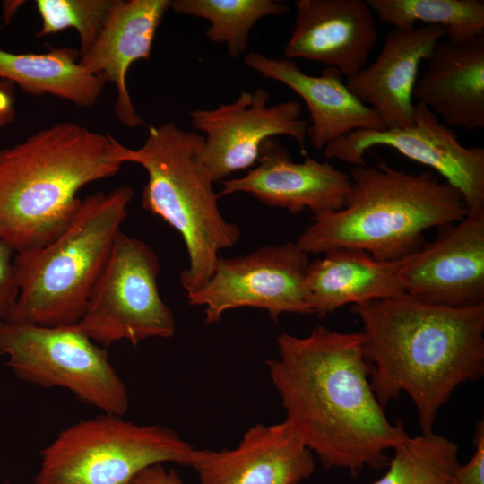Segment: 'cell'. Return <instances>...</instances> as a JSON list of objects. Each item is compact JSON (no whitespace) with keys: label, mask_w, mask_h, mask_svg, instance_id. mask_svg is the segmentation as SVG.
Instances as JSON below:
<instances>
[{"label":"cell","mask_w":484,"mask_h":484,"mask_svg":"<svg viewBox=\"0 0 484 484\" xmlns=\"http://www.w3.org/2000/svg\"><path fill=\"white\" fill-rule=\"evenodd\" d=\"M295 4L297 16L285 58L318 62L346 78L366 66L377 40L366 0H297Z\"/></svg>","instance_id":"2e32d148"},{"label":"cell","mask_w":484,"mask_h":484,"mask_svg":"<svg viewBox=\"0 0 484 484\" xmlns=\"http://www.w3.org/2000/svg\"><path fill=\"white\" fill-rule=\"evenodd\" d=\"M132 484H184V482L174 470H167L163 463H156L137 474Z\"/></svg>","instance_id":"f1b7e54d"},{"label":"cell","mask_w":484,"mask_h":484,"mask_svg":"<svg viewBox=\"0 0 484 484\" xmlns=\"http://www.w3.org/2000/svg\"><path fill=\"white\" fill-rule=\"evenodd\" d=\"M309 264L308 255L292 242L220 256L209 281L186 295L188 303L203 307L208 324L239 307L264 309L274 322L284 313L311 315L306 289Z\"/></svg>","instance_id":"30bf717a"},{"label":"cell","mask_w":484,"mask_h":484,"mask_svg":"<svg viewBox=\"0 0 484 484\" xmlns=\"http://www.w3.org/2000/svg\"><path fill=\"white\" fill-rule=\"evenodd\" d=\"M169 5V0H117L96 42L79 57L88 72L104 83L115 85V114L125 126L143 124L128 91V70L134 62L150 58L157 30Z\"/></svg>","instance_id":"d6986e66"},{"label":"cell","mask_w":484,"mask_h":484,"mask_svg":"<svg viewBox=\"0 0 484 484\" xmlns=\"http://www.w3.org/2000/svg\"><path fill=\"white\" fill-rule=\"evenodd\" d=\"M204 137L174 123L150 126L138 149L117 145L124 164L141 165L147 172L141 204L177 230L185 243L188 267L180 274L187 294L201 289L212 277L220 252L235 246L239 228L221 214L212 176L201 155Z\"/></svg>","instance_id":"5b68a950"},{"label":"cell","mask_w":484,"mask_h":484,"mask_svg":"<svg viewBox=\"0 0 484 484\" xmlns=\"http://www.w3.org/2000/svg\"><path fill=\"white\" fill-rule=\"evenodd\" d=\"M351 187L350 175L307 154L295 162L281 144L267 140L257 165L240 177L222 181L218 196L247 193L271 207L296 214L308 209L315 216L341 210Z\"/></svg>","instance_id":"5bb4252c"},{"label":"cell","mask_w":484,"mask_h":484,"mask_svg":"<svg viewBox=\"0 0 484 484\" xmlns=\"http://www.w3.org/2000/svg\"><path fill=\"white\" fill-rule=\"evenodd\" d=\"M246 65L263 76L283 83L306 103L310 114L307 136L316 149L356 130H385L377 114L347 88L337 69L326 67L321 74L304 73L292 60L270 58L249 52Z\"/></svg>","instance_id":"ac0fdd59"},{"label":"cell","mask_w":484,"mask_h":484,"mask_svg":"<svg viewBox=\"0 0 484 484\" xmlns=\"http://www.w3.org/2000/svg\"><path fill=\"white\" fill-rule=\"evenodd\" d=\"M445 37V30L436 25L393 29L375 61L346 78L345 84L377 114L385 129L409 127L413 123L412 98L419 65Z\"/></svg>","instance_id":"e0dca14e"},{"label":"cell","mask_w":484,"mask_h":484,"mask_svg":"<svg viewBox=\"0 0 484 484\" xmlns=\"http://www.w3.org/2000/svg\"><path fill=\"white\" fill-rule=\"evenodd\" d=\"M475 452L463 465L459 464L454 484H484V425L480 421L474 435Z\"/></svg>","instance_id":"83f0119b"},{"label":"cell","mask_w":484,"mask_h":484,"mask_svg":"<svg viewBox=\"0 0 484 484\" xmlns=\"http://www.w3.org/2000/svg\"><path fill=\"white\" fill-rule=\"evenodd\" d=\"M399 261H379L365 251L338 249L308 266L306 289L312 314L323 318L348 304L406 294Z\"/></svg>","instance_id":"44dd1931"},{"label":"cell","mask_w":484,"mask_h":484,"mask_svg":"<svg viewBox=\"0 0 484 484\" xmlns=\"http://www.w3.org/2000/svg\"><path fill=\"white\" fill-rule=\"evenodd\" d=\"M383 23L411 30L416 22L444 28L446 39L464 41L484 35L482 0H366Z\"/></svg>","instance_id":"603a6c76"},{"label":"cell","mask_w":484,"mask_h":484,"mask_svg":"<svg viewBox=\"0 0 484 484\" xmlns=\"http://www.w3.org/2000/svg\"><path fill=\"white\" fill-rule=\"evenodd\" d=\"M169 8L178 14L207 20L211 25L206 37L213 42L226 44L232 57L246 52L251 29L256 22L290 11L287 4L272 0H173Z\"/></svg>","instance_id":"cb8c5ba5"},{"label":"cell","mask_w":484,"mask_h":484,"mask_svg":"<svg viewBox=\"0 0 484 484\" xmlns=\"http://www.w3.org/2000/svg\"><path fill=\"white\" fill-rule=\"evenodd\" d=\"M269 99L268 91L257 88L242 91L231 103L189 112L192 126L206 135L201 158L214 183L253 167L264 143L276 135L292 137L307 154L309 122L301 117V105L290 100L268 107Z\"/></svg>","instance_id":"7c38bea8"},{"label":"cell","mask_w":484,"mask_h":484,"mask_svg":"<svg viewBox=\"0 0 484 484\" xmlns=\"http://www.w3.org/2000/svg\"><path fill=\"white\" fill-rule=\"evenodd\" d=\"M160 271L155 252L121 230L77 328L105 348L122 341L135 345L173 336L176 322L160 295Z\"/></svg>","instance_id":"9c48e42d"},{"label":"cell","mask_w":484,"mask_h":484,"mask_svg":"<svg viewBox=\"0 0 484 484\" xmlns=\"http://www.w3.org/2000/svg\"><path fill=\"white\" fill-rule=\"evenodd\" d=\"M438 229L435 240L402 260L405 293L436 306L484 304V210Z\"/></svg>","instance_id":"4fadbf2b"},{"label":"cell","mask_w":484,"mask_h":484,"mask_svg":"<svg viewBox=\"0 0 484 484\" xmlns=\"http://www.w3.org/2000/svg\"><path fill=\"white\" fill-rule=\"evenodd\" d=\"M0 355L20 379L64 388L105 414L124 416L128 393L108 350L75 324L44 326L0 321Z\"/></svg>","instance_id":"ba28073f"},{"label":"cell","mask_w":484,"mask_h":484,"mask_svg":"<svg viewBox=\"0 0 484 484\" xmlns=\"http://www.w3.org/2000/svg\"><path fill=\"white\" fill-rule=\"evenodd\" d=\"M363 342L361 331L318 325L304 337L281 333L278 357L266 361L284 420L324 467L351 473L382 467L409 436L372 389Z\"/></svg>","instance_id":"6da1fadb"},{"label":"cell","mask_w":484,"mask_h":484,"mask_svg":"<svg viewBox=\"0 0 484 484\" xmlns=\"http://www.w3.org/2000/svg\"><path fill=\"white\" fill-rule=\"evenodd\" d=\"M364 337L370 384L385 406L407 393L421 433L462 384L484 374V304L450 307L407 294L352 305Z\"/></svg>","instance_id":"7a4b0ae2"},{"label":"cell","mask_w":484,"mask_h":484,"mask_svg":"<svg viewBox=\"0 0 484 484\" xmlns=\"http://www.w3.org/2000/svg\"><path fill=\"white\" fill-rule=\"evenodd\" d=\"M134 196L130 186L81 199L67 226L44 246L16 253L18 297L6 320L44 326L81 319Z\"/></svg>","instance_id":"8992f818"},{"label":"cell","mask_w":484,"mask_h":484,"mask_svg":"<svg viewBox=\"0 0 484 484\" xmlns=\"http://www.w3.org/2000/svg\"><path fill=\"white\" fill-rule=\"evenodd\" d=\"M15 254L7 244L0 240V321L8 318L18 297Z\"/></svg>","instance_id":"4316f807"},{"label":"cell","mask_w":484,"mask_h":484,"mask_svg":"<svg viewBox=\"0 0 484 484\" xmlns=\"http://www.w3.org/2000/svg\"><path fill=\"white\" fill-rule=\"evenodd\" d=\"M199 484H299L315 469L313 452L291 427L255 424L232 449H193Z\"/></svg>","instance_id":"9a60e30c"},{"label":"cell","mask_w":484,"mask_h":484,"mask_svg":"<svg viewBox=\"0 0 484 484\" xmlns=\"http://www.w3.org/2000/svg\"><path fill=\"white\" fill-rule=\"evenodd\" d=\"M393 451L387 471L373 484H454L459 448L447 437L421 433Z\"/></svg>","instance_id":"d4e9b609"},{"label":"cell","mask_w":484,"mask_h":484,"mask_svg":"<svg viewBox=\"0 0 484 484\" xmlns=\"http://www.w3.org/2000/svg\"><path fill=\"white\" fill-rule=\"evenodd\" d=\"M345 206L313 216L296 244L305 253L358 249L379 261H399L426 243L424 232L460 221L469 209L462 194L431 171L397 169L381 159L353 166Z\"/></svg>","instance_id":"277c9868"},{"label":"cell","mask_w":484,"mask_h":484,"mask_svg":"<svg viewBox=\"0 0 484 484\" xmlns=\"http://www.w3.org/2000/svg\"><path fill=\"white\" fill-rule=\"evenodd\" d=\"M14 85L0 80V127L14 121L16 110L14 106Z\"/></svg>","instance_id":"f546056e"},{"label":"cell","mask_w":484,"mask_h":484,"mask_svg":"<svg viewBox=\"0 0 484 484\" xmlns=\"http://www.w3.org/2000/svg\"><path fill=\"white\" fill-rule=\"evenodd\" d=\"M117 0H37L41 19L38 37L74 29L80 39L79 57L94 45Z\"/></svg>","instance_id":"484cf974"},{"label":"cell","mask_w":484,"mask_h":484,"mask_svg":"<svg viewBox=\"0 0 484 484\" xmlns=\"http://www.w3.org/2000/svg\"><path fill=\"white\" fill-rule=\"evenodd\" d=\"M378 145L436 170L462 194L470 212L484 210V149L462 145L425 105L415 103L409 127L356 130L330 143L324 153L328 160L363 166L365 152Z\"/></svg>","instance_id":"8fae6325"},{"label":"cell","mask_w":484,"mask_h":484,"mask_svg":"<svg viewBox=\"0 0 484 484\" xmlns=\"http://www.w3.org/2000/svg\"><path fill=\"white\" fill-rule=\"evenodd\" d=\"M193 449L170 428L103 413L63 429L41 451L34 484H132L156 463L188 467Z\"/></svg>","instance_id":"52a82bcc"},{"label":"cell","mask_w":484,"mask_h":484,"mask_svg":"<svg viewBox=\"0 0 484 484\" xmlns=\"http://www.w3.org/2000/svg\"><path fill=\"white\" fill-rule=\"evenodd\" d=\"M20 1H5L3 4V19L8 22L22 4Z\"/></svg>","instance_id":"4dcf8cb0"},{"label":"cell","mask_w":484,"mask_h":484,"mask_svg":"<svg viewBox=\"0 0 484 484\" xmlns=\"http://www.w3.org/2000/svg\"><path fill=\"white\" fill-rule=\"evenodd\" d=\"M5 484H10V483L7 482V483H5Z\"/></svg>","instance_id":"1f68e13d"},{"label":"cell","mask_w":484,"mask_h":484,"mask_svg":"<svg viewBox=\"0 0 484 484\" xmlns=\"http://www.w3.org/2000/svg\"><path fill=\"white\" fill-rule=\"evenodd\" d=\"M118 143L64 121L0 150V240L15 253L52 240L75 213L79 191L120 170Z\"/></svg>","instance_id":"3957f363"},{"label":"cell","mask_w":484,"mask_h":484,"mask_svg":"<svg viewBox=\"0 0 484 484\" xmlns=\"http://www.w3.org/2000/svg\"><path fill=\"white\" fill-rule=\"evenodd\" d=\"M0 80L30 95H50L83 108L96 104L105 84L79 63L78 51L70 48L44 53L0 49Z\"/></svg>","instance_id":"7402d4cb"},{"label":"cell","mask_w":484,"mask_h":484,"mask_svg":"<svg viewBox=\"0 0 484 484\" xmlns=\"http://www.w3.org/2000/svg\"><path fill=\"white\" fill-rule=\"evenodd\" d=\"M413 97L453 127H484V35L464 41L444 38L425 59Z\"/></svg>","instance_id":"ffe728a7"}]
</instances>
